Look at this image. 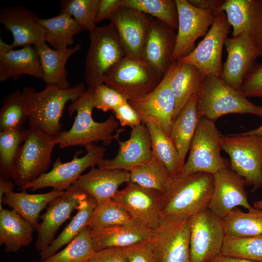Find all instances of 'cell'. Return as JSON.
Returning <instances> with one entry per match:
<instances>
[{
    "mask_svg": "<svg viewBox=\"0 0 262 262\" xmlns=\"http://www.w3.org/2000/svg\"><path fill=\"white\" fill-rule=\"evenodd\" d=\"M83 82L62 89L46 85L40 91L33 87L25 86L22 92L30 128H34L51 136L62 131L60 122L66 103L73 102L85 92Z\"/></svg>",
    "mask_w": 262,
    "mask_h": 262,
    "instance_id": "6da1fadb",
    "label": "cell"
},
{
    "mask_svg": "<svg viewBox=\"0 0 262 262\" xmlns=\"http://www.w3.org/2000/svg\"><path fill=\"white\" fill-rule=\"evenodd\" d=\"M95 87L88 86L85 92L68 107L69 115L75 112L77 115L71 128L62 131L56 136L57 145L61 148L71 146H82L101 141L104 145H110L115 139L114 133L119 123L111 115L104 121L98 122L92 117L94 108Z\"/></svg>",
    "mask_w": 262,
    "mask_h": 262,
    "instance_id": "7a4b0ae2",
    "label": "cell"
},
{
    "mask_svg": "<svg viewBox=\"0 0 262 262\" xmlns=\"http://www.w3.org/2000/svg\"><path fill=\"white\" fill-rule=\"evenodd\" d=\"M213 187V175L179 173L163 193V217H191L207 208Z\"/></svg>",
    "mask_w": 262,
    "mask_h": 262,
    "instance_id": "3957f363",
    "label": "cell"
},
{
    "mask_svg": "<svg viewBox=\"0 0 262 262\" xmlns=\"http://www.w3.org/2000/svg\"><path fill=\"white\" fill-rule=\"evenodd\" d=\"M247 98L220 77L206 76L198 91L197 113L200 117L214 122L229 114H248L262 117V106Z\"/></svg>",
    "mask_w": 262,
    "mask_h": 262,
    "instance_id": "277c9868",
    "label": "cell"
},
{
    "mask_svg": "<svg viewBox=\"0 0 262 262\" xmlns=\"http://www.w3.org/2000/svg\"><path fill=\"white\" fill-rule=\"evenodd\" d=\"M162 79L144 60L126 56L105 73L103 83L128 101L151 93Z\"/></svg>",
    "mask_w": 262,
    "mask_h": 262,
    "instance_id": "5b68a950",
    "label": "cell"
},
{
    "mask_svg": "<svg viewBox=\"0 0 262 262\" xmlns=\"http://www.w3.org/2000/svg\"><path fill=\"white\" fill-rule=\"evenodd\" d=\"M220 145L229 157L230 168L252 186L251 192L262 187V135H221Z\"/></svg>",
    "mask_w": 262,
    "mask_h": 262,
    "instance_id": "8992f818",
    "label": "cell"
},
{
    "mask_svg": "<svg viewBox=\"0 0 262 262\" xmlns=\"http://www.w3.org/2000/svg\"><path fill=\"white\" fill-rule=\"evenodd\" d=\"M56 145V136L48 135L34 128L28 129L15 162L12 178L15 184L21 187L47 173Z\"/></svg>",
    "mask_w": 262,
    "mask_h": 262,
    "instance_id": "52a82bcc",
    "label": "cell"
},
{
    "mask_svg": "<svg viewBox=\"0 0 262 262\" xmlns=\"http://www.w3.org/2000/svg\"><path fill=\"white\" fill-rule=\"evenodd\" d=\"M90 44L85 58V82L96 87L103 83L105 73L126 56L117 32L111 24L90 32Z\"/></svg>",
    "mask_w": 262,
    "mask_h": 262,
    "instance_id": "ba28073f",
    "label": "cell"
},
{
    "mask_svg": "<svg viewBox=\"0 0 262 262\" xmlns=\"http://www.w3.org/2000/svg\"><path fill=\"white\" fill-rule=\"evenodd\" d=\"M221 136L214 121L200 117L191 141L189 155L180 173L214 175L228 166L221 155Z\"/></svg>",
    "mask_w": 262,
    "mask_h": 262,
    "instance_id": "9c48e42d",
    "label": "cell"
},
{
    "mask_svg": "<svg viewBox=\"0 0 262 262\" xmlns=\"http://www.w3.org/2000/svg\"><path fill=\"white\" fill-rule=\"evenodd\" d=\"M87 151L85 155L79 157L81 151L77 152L73 159L63 163L60 157L53 164V167L49 172L40 176L35 180L20 187V190L30 189L35 191L47 187L65 191L66 190L87 168L93 167L103 159L106 149L94 143L85 147Z\"/></svg>",
    "mask_w": 262,
    "mask_h": 262,
    "instance_id": "30bf717a",
    "label": "cell"
},
{
    "mask_svg": "<svg viewBox=\"0 0 262 262\" xmlns=\"http://www.w3.org/2000/svg\"><path fill=\"white\" fill-rule=\"evenodd\" d=\"M225 236L222 219L208 208L191 217L190 262H211L221 254Z\"/></svg>",
    "mask_w": 262,
    "mask_h": 262,
    "instance_id": "8fae6325",
    "label": "cell"
},
{
    "mask_svg": "<svg viewBox=\"0 0 262 262\" xmlns=\"http://www.w3.org/2000/svg\"><path fill=\"white\" fill-rule=\"evenodd\" d=\"M230 27L225 12H220L201 41L190 53L178 61L194 66L204 77H220L223 48Z\"/></svg>",
    "mask_w": 262,
    "mask_h": 262,
    "instance_id": "7c38bea8",
    "label": "cell"
},
{
    "mask_svg": "<svg viewBox=\"0 0 262 262\" xmlns=\"http://www.w3.org/2000/svg\"><path fill=\"white\" fill-rule=\"evenodd\" d=\"M191 217L166 216L151 240L159 262H190Z\"/></svg>",
    "mask_w": 262,
    "mask_h": 262,
    "instance_id": "4fadbf2b",
    "label": "cell"
},
{
    "mask_svg": "<svg viewBox=\"0 0 262 262\" xmlns=\"http://www.w3.org/2000/svg\"><path fill=\"white\" fill-rule=\"evenodd\" d=\"M178 12V27L172 62L190 53L197 39L205 36L217 14L213 10L196 8L187 0H175Z\"/></svg>",
    "mask_w": 262,
    "mask_h": 262,
    "instance_id": "5bb4252c",
    "label": "cell"
},
{
    "mask_svg": "<svg viewBox=\"0 0 262 262\" xmlns=\"http://www.w3.org/2000/svg\"><path fill=\"white\" fill-rule=\"evenodd\" d=\"M132 219L151 229L158 227L162 218L163 193L130 182L112 198Z\"/></svg>",
    "mask_w": 262,
    "mask_h": 262,
    "instance_id": "9a60e30c",
    "label": "cell"
},
{
    "mask_svg": "<svg viewBox=\"0 0 262 262\" xmlns=\"http://www.w3.org/2000/svg\"><path fill=\"white\" fill-rule=\"evenodd\" d=\"M224 46L227 57L223 65L220 78L229 85L239 90L246 77L262 56V50L246 33L228 36Z\"/></svg>",
    "mask_w": 262,
    "mask_h": 262,
    "instance_id": "2e32d148",
    "label": "cell"
},
{
    "mask_svg": "<svg viewBox=\"0 0 262 262\" xmlns=\"http://www.w3.org/2000/svg\"><path fill=\"white\" fill-rule=\"evenodd\" d=\"M168 70L157 87L141 98L128 100L139 115L142 123H153L170 137L176 102L169 85Z\"/></svg>",
    "mask_w": 262,
    "mask_h": 262,
    "instance_id": "e0dca14e",
    "label": "cell"
},
{
    "mask_svg": "<svg viewBox=\"0 0 262 262\" xmlns=\"http://www.w3.org/2000/svg\"><path fill=\"white\" fill-rule=\"evenodd\" d=\"M213 175V187L207 208L223 219L238 206L248 210L249 204L244 180L230 168H223Z\"/></svg>",
    "mask_w": 262,
    "mask_h": 262,
    "instance_id": "ac0fdd59",
    "label": "cell"
},
{
    "mask_svg": "<svg viewBox=\"0 0 262 262\" xmlns=\"http://www.w3.org/2000/svg\"><path fill=\"white\" fill-rule=\"evenodd\" d=\"M163 21L153 18L147 31L142 51V60L161 78L172 63L177 33Z\"/></svg>",
    "mask_w": 262,
    "mask_h": 262,
    "instance_id": "d6986e66",
    "label": "cell"
},
{
    "mask_svg": "<svg viewBox=\"0 0 262 262\" xmlns=\"http://www.w3.org/2000/svg\"><path fill=\"white\" fill-rule=\"evenodd\" d=\"M123 130L116 131L115 139L118 144V150L112 159H103L98 168L120 169L130 171L133 168L150 160L153 157L150 137L147 128L142 123L131 129L129 139H119Z\"/></svg>",
    "mask_w": 262,
    "mask_h": 262,
    "instance_id": "ffe728a7",
    "label": "cell"
},
{
    "mask_svg": "<svg viewBox=\"0 0 262 262\" xmlns=\"http://www.w3.org/2000/svg\"><path fill=\"white\" fill-rule=\"evenodd\" d=\"M153 18L136 9L122 7L109 19L126 56L142 60L145 38Z\"/></svg>",
    "mask_w": 262,
    "mask_h": 262,
    "instance_id": "44dd1931",
    "label": "cell"
},
{
    "mask_svg": "<svg viewBox=\"0 0 262 262\" xmlns=\"http://www.w3.org/2000/svg\"><path fill=\"white\" fill-rule=\"evenodd\" d=\"M87 195L67 189L65 193L48 204L46 212L40 216L42 222L36 229L38 236L35 243L38 251L47 248L53 241L60 227L68 219L72 213L77 210Z\"/></svg>",
    "mask_w": 262,
    "mask_h": 262,
    "instance_id": "7402d4cb",
    "label": "cell"
},
{
    "mask_svg": "<svg viewBox=\"0 0 262 262\" xmlns=\"http://www.w3.org/2000/svg\"><path fill=\"white\" fill-rule=\"evenodd\" d=\"M130 182V174L128 170L93 167L68 189L90 196L97 204H100L112 198L121 184Z\"/></svg>",
    "mask_w": 262,
    "mask_h": 262,
    "instance_id": "603a6c76",
    "label": "cell"
},
{
    "mask_svg": "<svg viewBox=\"0 0 262 262\" xmlns=\"http://www.w3.org/2000/svg\"><path fill=\"white\" fill-rule=\"evenodd\" d=\"M221 12L232 27L231 36L246 33L262 50V0H225Z\"/></svg>",
    "mask_w": 262,
    "mask_h": 262,
    "instance_id": "cb8c5ba5",
    "label": "cell"
},
{
    "mask_svg": "<svg viewBox=\"0 0 262 262\" xmlns=\"http://www.w3.org/2000/svg\"><path fill=\"white\" fill-rule=\"evenodd\" d=\"M39 19L33 11L23 6L6 7L0 12V22L13 35L14 49L45 41V30Z\"/></svg>",
    "mask_w": 262,
    "mask_h": 262,
    "instance_id": "d4e9b609",
    "label": "cell"
},
{
    "mask_svg": "<svg viewBox=\"0 0 262 262\" xmlns=\"http://www.w3.org/2000/svg\"><path fill=\"white\" fill-rule=\"evenodd\" d=\"M95 251L103 249L125 248L151 239L154 230L133 219L128 223L90 230Z\"/></svg>",
    "mask_w": 262,
    "mask_h": 262,
    "instance_id": "484cf974",
    "label": "cell"
},
{
    "mask_svg": "<svg viewBox=\"0 0 262 262\" xmlns=\"http://www.w3.org/2000/svg\"><path fill=\"white\" fill-rule=\"evenodd\" d=\"M34 47L43 70L42 80L46 85H54L62 89L70 88V84L66 78V63L72 55L81 49V45L78 44L72 48L55 49L43 41L35 45Z\"/></svg>",
    "mask_w": 262,
    "mask_h": 262,
    "instance_id": "4316f807",
    "label": "cell"
},
{
    "mask_svg": "<svg viewBox=\"0 0 262 262\" xmlns=\"http://www.w3.org/2000/svg\"><path fill=\"white\" fill-rule=\"evenodd\" d=\"M24 74L38 79L43 78V68L35 47L26 46L0 54V82L9 78L17 80Z\"/></svg>",
    "mask_w": 262,
    "mask_h": 262,
    "instance_id": "83f0119b",
    "label": "cell"
},
{
    "mask_svg": "<svg viewBox=\"0 0 262 262\" xmlns=\"http://www.w3.org/2000/svg\"><path fill=\"white\" fill-rule=\"evenodd\" d=\"M168 70L169 85L176 102L173 121L191 97L198 91L205 77L194 66L180 61H173Z\"/></svg>",
    "mask_w": 262,
    "mask_h": 262,
    "instance_id": "f1b7e54d",
    "label": "cell"
},
{
    "mask_svg": "<svg viewBox=\"0 0 262 262\" xmlns=\"http://www.w3.org/2000/svg\"><path fill=\"white\" fill-rule=\"evenodd\" d=\"M65 193V191L54 189L47 193L35 194H28L26 191L20 193L11 192L5 194L0 201V211L2 209V204L10 207L36 229L39 224L41 212L47 207L51 200Z\"/></svg>",
    "mask_w": 262,
    "mask_h": 262,
    "instance_id": "f546056e",
    "label": "cell"
},
{
    "mask_svg": "<svg viewBox=\"0 0 262 262\" xmlns=\"http://www.w3.org/2000/svg\"><path fill=\"white\" fill-rule=\"evenodd\" d=\"M35 229L15 210L0 211V244L6 253H15L33 241Z\"/></svg>",
    "mask_w": 262,
    "mask_h": 262,
    "instance_id": "4dcf8cb0",
    "label": "cell"
},
{
    "mask_svg": "<svg viewBox=\"0 0 262 262\" xmlns=\"http://www.w3.org/2000/svg\"><path fill=\"white\" fill-rule=\"evenodd\" d=\"M197 102L198 91L191 97L172 125L170 138L179 152L182 168L200 118Z\"/></svg>",
    "mask_w": 262,
    "mask_h": 262,
    "instance_id": "1f68e13d",
    "label": "cell"
},
{
    "mask_svg": "<svg viewBox=\"0 0 262 262\" xmlns=\"http://www.w3.org/2000/svg\"><path fill=\"white\" fill-rule=\"evenodd\" d=\"M97 205L96 200L87 196L77 209V213L69 223L45 249L40 251V261H43L57 252L63 246L67 245L88 225Z\"/></svg>",
    "mask_w": 262,
    "mask_h": 262,
    "instance_id": "d6a6232c",
    "label": "cell"
},
{
    "mask_svg": "<svg viewBox=\"0 0 262 262\" xmlns=\"http://www.w3.org/2000/svg\"><path fill=\"white\" fill-rule=\"evenodd\" d=\"M39 22L45 30V42L55 49H62L73 45V36L80 33L82 28L69 14L60 12L55 16L39 19Z\"/></svg>",
    "mask_w": 262,
    "mask_h": 262,
    "instance_id": "836d02e7",
    "label": "cell"
},
{
    "mask_svg": "<svg viewBox=\"0 0 262 262\" xmlns=\"http://www.w3.org/2000/svg\"><path fill=\"white\" fill-rule=\"evenodd\" d=\"M225 236L249 237L262 234V209L253 207L247 212L233 209L222 219Z\"/></svg>",
    "mask_w": 262,
    "mask_h": 262,
    "instance_id": "e575fe53",
    "label": "cell"
},
{
    "mask_svg": "<svg viewBox=\"0 0 262 262\" xmlns=\"http://www.w3.org/2000/svg\"><path fill=\"white\" fill-rule=\"evenodd\" d=\"M148 129L151 143L153 156L166 167L173 178L182 169L179 152L170 137L157 125L145 123Z\"/></svg>",
    "mask_w": 262,
    "mask_h": 262,
    "instance_id": "d590c367",
    "label": "cell"
},
{
    "mask_svg": "<svg viewBox=\"0 0 262 262\" xmlns=\"http://www.w3.org/2000/svg\"><path fill=\"white\" fill-rule=\"evenodd\" d=\"M130 182L163 193L173 177L165 165L153 156L148 161L130 171Z\"/></svg>",
    "mask_w": 262,
    "mask_h": 262,
    "instance_id": "8d00e7d4",
    "label": "cell"
},
{
    "mask_svg": "<svg viewBox=\"0 0 262 262\" xmlns=\"http://www.w3.org/2000/svg\"><path fill=\"white\" fill-rule=\"evenodd\" d=\"M122 7L136 9L178 30V12L175 0H122Z\"/></svg>",
    "mask_w": 262,
    "mask_h": 262,
    "instance_id": "74e56055",
    "label": "cell"
},
{
    "mask_svg": "<svg viewBox=\"0 0 262 262\" xmlns=\"http://www.w3.org/2000/svg\"><path fill=\"white\" fill-rule=\"evenodd\" d=\"M27 131L22 127L0 131V177L12 179L15 160Z\"/></svg>",
    "mask_w": 262,
    "mask_h": 262,
    "instance_id": "f35d334b",
    "label": "cell"
},
{
    "mask_svg": "<svg viewBox=\"0 0 262 262\" xmlns=\"http://www.w3.org/2000/svg\"><path fill=\"white\" fill-rule=\"evenodd\" d=\"M221 254L227 257L262 262V234L249 237L225 236Z\"/></svg>",
    "mask_w": 262,
    "mask_h": 262,
    "instance_id": "ab89813d",
    "label": "cell"
},
{
    "mask_svg": "<svg viewBox=\"0 0 262 262\" xmlns=\"http://www.w3.org/2000/svg\"><path fill=\"white\" fill-rule=\"evenodd\" d=\"M27 120L22 92L17 89L5 96L0 109V131L21 128Z\"/></svg>",
    "mask_w": 262,
    "mask_h": 262,
    "instance_id": "60d3db41",
    "label": "cell"
},
{
    "mask_svg": "<svg viewBox=\"0 0 262 262\" xmlns=\"http://www.w3.org/2000/svg\"><path fill=\"white\" fill-rule=\"evenodd\" d=\"M95 252L87 228L62 250L40 262H86Z\"/></svg>",
    "mask_w": 262,
    "mask_h": 262,
    "instance_id": "b9f144b4",
    "label": "cell"
},
{
    "mask_svg": "<svg viewBox=\"0 0 262 262\" xmlns=\"http://www.w3.org/2000/svg\"><path fill=\"white\" fill-rule=\"evenodd\" d=\"M131 218L128 213L115 200L111 198L97 204L88 225L90 230L123 224Z\"/></svg>",
    "mask_w": 262,
    "mask_h": 262,
    "instance_id": "7bdbcfd3",
    "label": "cell"
},
{
    "mask_svg": "<svg viewBox=\"0 0 262 262\" xmlns=\"http://www.w3.org/2000/svg\"><path fill=\"white\" fill-rule=\"evenodd\" d=\"M100 0H60V12L73 16L82 31L91 32L96 27V18Z\"/></svg>",
    "mask_w": 262,
    "mask_h": 262,
    "instance_id": "ee69618b",
    "label": "cell"
},
{
    "mask_svg": "<svg viewBox=\"0 0 262 262\" xmlns=\"http://www.w3.org/2000/svg\"><path fill=\"white\" fill-rule=\"evenodd\" d=\"M127 101L122 95L104 83L95 87L94 108L104 112L113 111Z\"/></svg>",
    "mask_w": 262,
    "mask_h": 262,
    "instance_id": "f6af8a7d",
    "label": "cell"
},
{
    "mask_svg": "<svg viewBox=\"0 0 262 262\" xmlns=\"http://www.w3.org/2000/svg\"><path fill=\"white\" fill-rule=\"evenodd\" d=\"M128 262H159L151 239L124 248Z\"/></svg>",
    "mask_w": 262,
    "mask_h": 262,
    "instance_id": "bcb514c9",
    "label": "cell"
},
{
    "mask_svg": "<svg viewBox=\"0 0 262 262\" xmlns=\"http://www.w3.org/2000/svg\"><path fill=\"white\" fill-rule=\"evenodd\" d=\"M239 90L247 98H262V63L255 64Z\"/></svg>",
    "mask_w": 262,
    "mask_h": 262,
    "instance_id": "7dc6e473",
    "label": "cell"
},
{
    "mask_svg": "<svg viewBox=\"0 0 262 262\" xmlns=\"http://www.w3.org/2000/svg\"><path fill=\"white\" fill-rule=\"evenodd\" d=\"M115 118L122 127L128 126L131 129L141 124L142 121L137 112L128 101L112 111Z\"/></svg>",
    "mask_w": 262,
    "mask_h": 262,
    "instance_id": "c3c4849f",
    "label": "cell"
},
{
    "mask_svg": "<svg viewBox=\"0 0 262 262\" xmlns=\"http://www.w3.org/2000/svg\"><path fill=\"white\" fill-rule=\"evenodd\" d=\"M86 262H128L124 248L113 247L97 251Z\"/></svg>",
    "mask_w": 262,
    "mask_h": 262,
    "instance_id": "681fc988",
    "label": "cell"
},
{
    "mask_svg": "<svg viewBox=\"0 0 262 262\" xmlns=\"http://www.w3.org/2000/svg\"><path fill=\"white\" fill-rule=\"evenodd\" d=\"M121 1L122 0H100L96 23H99L106 19H110L122 8Z\"/></svg>",
    "mask_w": 262,
    "mask_h": 262,
    "instance_id": "f907efd6",
    "label": "cell"
},
{
    "mask_svg": "<svg viewBox=\"0 0 262 262\" xmlns=\"http://www.w3.org/2000/svg\"><path fill=\"white\" fill-rule=\"evenodd\" d=\"M193 6L204 10H213L218 14L219 8L225 0H187Z\"/></svg>",
    "mask_w": 262,
    "mask_h": 262,
    "instance_id": "816d5d0a",
    "label": "cell"
},
{
    "mask_svg": "<svg viewBox=\"0 0 262 262\" xmlns=\"http://www.w3.org/2000/svg\"><path fill=\"white\" fill-rule=\"evenodd\" d=\"M15 189V183L11 179L0 177V201L6 194L13 192Z\"/></svg>",
    "mask_w": 262,
    "mask_h": 262,
    "instance_id": "f5cc1de1",
    "label": "cell"
},
{
    "mask_svg": "<svg viewBox=\"0 0 262 262\" xmlns=\"http://www.w3.org/2000/svg\"><path fill=\"white\" fill-rule=\"evenodd\" d=\"M211 262H258L245 259L232 258L220 254Z\"/></svg>",
    "mask_w": 262,
    "mask_h": 262,
    "instance_id": "db71d44e",
    "label": "cell"
},
{
    "mask_svg": "<svg viewBox=\"0 0 262 262\" xmlns=\"http://www.w3.org/2000/svg\"><path fill=\"white\" fill-rule=\"evenodd\" d=\"M11 44H8L5 43L0 38V54L7 53L10 51L13 50Z\"/></svg>",
    "mask_w": 262,
    "mask_h": 262,
    "instance_id": "11a10c76",
    "label": "cell"
},
{
    "mask_svg": "<svg viewBox=\"0 0 262 262\" xmlns=\"http://www.w3.org/2000/svg\"><path fill=\"white\" fill-rule=\"evenodd\" d=\"M244 134H254V135H262V125L258 127L257 128L250 130L245 132H242Z\"/></svg>",
    "mask_w": 262,
    "mask_h": 262,
    "instance_id": "9f6ffc18",
    "label": "cell"
},
{
    "mask_svg": "<svg viewBox=\"0 0 262 262\" xmlns=\"http://www.w3.org/2000/svg\"><path fill=\"white\" fill-rule=\"evenodd\" d=\"M253 207L262 209V199L255 201L253 203Z\"/></svg>",
    "mask_w": 262,
    "mask_h": 262,
    "instance_id": "6f0895ef",
    "label": "cell"
}]
</instances>
